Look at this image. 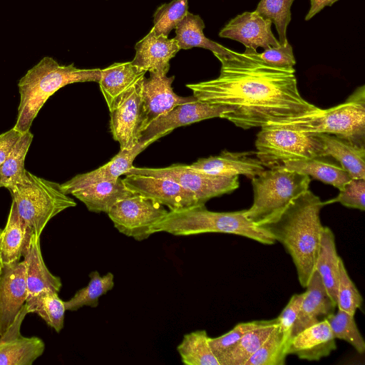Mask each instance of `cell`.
Instances as JSON below:
<instances>
[{
    "label": "cell",
    "instance_id": "44dd1931",
    "mask_svg": "<svg viewBox=\"0 0 365 365\" xmlns=\"http://www.w3.org/2000/svg\"><path fill=\"white\" fill-rule=\"evenodd\" d=\"M335 340L328 322L324 319L295 334L291 339L288 355L319 361L336 349Z\"/></svg>",
    "mask_w": 365,
    "mask_h": 365
},
{
    "label": "cell",
    "instance_id": "f1b7e54d",
    "mask_svg": "<svg viewBox=\"0 0 365 365\" xmlns=\"http://www.w3.org/2000/svg\"><path fill=\"white\" fill-rule=\"evenodd\" d=\"M203 20L199 15L189 11L175 27V37L180 50L199 47L208 49L213 53L227 54L230 49L205 37Z\"/></svg>",
    "mask_w": 365,
    "mask_h": 365
},
{
    "label": "cell",
    "instance_id": "277c9868",
    "mask_svg": "<svg viewBox=\"0 0 365 365\" xmlns=\"http://www.w3.org/2000/svg\"><path fill=\"white\" fill-rule=\"evenodd\" d=\"M160 232L176 236L220 232L242 236L266 245L276 242L267 232L247 217L245 210L214 212L208 210L205 204L169 210L152 227L153 234Z\"/></svg>",
    "mask_w": 365,
    "mask_h": 365
},
{
    "label": "cell",
    "instance_id": "9a60e30c",
    "mask_svg": "<svg viewBox=\"0 0 365 365\" xmlns=\"http://www.w3.org/2000/svg\"><path fill=\"white\" fill-rule=\"evenodd\" d=\"M272 21L257 11H245L232 19L220 31L219 36L242 43L245 49L257 51L280 45L274 36Z\"/></svg>",
    "mask_w": 365,
    "mask_h": 365
},
{
    "label": "cell",
    "instance_id": "83f0119b",
    "mask_svg": "<svg viewBox=\"0 0 365 365\" xmlns=\"http://www.w3.org/2000/svg\"><path fill=\"white\" fill-rule=\"evenodd\" d=\"M33 235L21 220L12 200L8 220L0 236V257L2 264L19 262Z\"/></svg>",
    "mask_w": 365,
    "mask_h": 365
},
{
    "label": "cell",
    "instance_id": "8d00e7d4",
    "mask_svg": "<svg viewBox=\"0 0 365 365\" xmlns=\"http://www.w3.org/2000/svg\"><path fill=\"white\" fill-rule=\"evenodd\" d=\"M325 319L328 322L335 339L346 341L358 353L364 354L365 351V341L357 327L354 315L337 309L336 312L329 314Z\"/></svg>",
    "mask_w": 365,
    "mask_h": 365
},
{
    "label": "cell",
    "instance_id": "bcb514c9",
    "mask_svg": "<svg viewBox=\"0 0 365 365\" xmlns=\"http://www.w3.org/2000/svg\"><path fill=\"white\" fill-rule=\"evenodd\" d=\"M338 1L339 0H310V9L305 16V20L308 21L311 19L324 8L331 6Z\"/></svg>",
    "mask_w": 365,
    "mask_h": 365
},
{
    "label": "cell",
    "instance_id": "e575fe53",
    "mask_svg": "<svg viewBox=\"0 0 365 365\" xmlns=\"http://www.w3.org/2000/svg\"><path fill=\"white\" fill-rule=\"evenodd\" d=\"M205 330H197L184 336L177 350L187 365H220L214 354Z\"/></svg>",
    "mask_w": 365,
    "mask_h": 365
},
{
    "label": "cell",
    "instance_id": "4fadbf2b",
    "mask_svg": "<svg viewBox=\"0 0 365 365\" xmlns=\"http://www.w3.org/2000/svg\"><path fill=\"white\" fill-rule=\"evenodd\" d=\"M143 81L130 90L110 110V129L120 145V150H129L138 143L143 130Z\"/></svg>",
    "mask_w": 365,
    "mask_h": 365
},
{
    "label": "cell",
    "instance_id": "52a82bcc",
    "mask_svg": "<svg viewBox=\"0 0 365 365\" xmlns=\"http://www.w3.org/2000/svg\"><path fill=\"white\" fill-rule=\"evenodd\" d=\"M309 176L284 168L264 170L252 179V205L245 210L247 217L256 225L280 214L295 198L309 190Z\"/></svg>",
    "mask_w": 365,
    "mask_h": 365
},
{
    "label": "cell",
    "instance_id": "d6986e66",
    "mask_svg": "<svg viewBox=\"0 0 365 365\" xmlns=\"http://www.w3.org/2000/svg\"><path fill=\"white\" fill-rule=\"evenodd\" d=\"M151 143H138L129 150H120L109 162L91 172L75 175L68 181L61 184V189L66 195L90 185L103 181L115 180L125 173L133 166L136 156Z\"/></svg>",
    "mask_w": 365,
    "mask_h": 365
},
{
    "label": "cell",
    "instance_id": "ab89813d",
    "mask_svg": "<svg viewBox=\"0 0 365 365\" xmlns=\"http://www.w3.org/2000/svg\"><path fill=\"white\" fill-rule=\"evenodd\" d=\"M362 297L349 277L342 259L339 263V279L336 295L338 309L355 315L362 304Z\"/></svg>",
    "mask_w": 365,
    "mask_h": 365
},
{
    "label": "cell",
    "instance_id": "7a4b0ae2",
    "mask_svg": "<svg viewBox=\"0 0 365 365\" xmlns=\"http://www.w3.org/2000/svg\"><path fill=\"white\" fill-rule=\"evenodd\" d=\"M325 205L307 190L280 214L257 225L284 246L293 260L303 287H307L315 271L324 227L320 211Z\"/></svg>",
    "mask_w": 365,
    "mask_h": 365
},
{
    "label": "cell",
    "instance_id": "4dcf8cb0",
    "mask_svg": "<svg viewBox=\"0 0 365 365\" xmlns=\"http://www.w3.org/2000/svg\"><path fill=\"white\" fill-rule=\"evenodd\" d=\"M277 323V318L263 320L248 331L229 351L218 359L220 365H245L249 358L262 345Z\"/></svg>",
    "mask_w": 365,
    "mask_h": 365
},
{
    "label": "cell",
    "instance_id": "d4e9b609",
    "mask_svg": "<svg viewBox=\"0 0 365 365\" xmlns=\"http://www.w3.org/2000/svg\"><path fill=\"white\" fill-rule=\"evenodd\" d=\"M133 194L118 178L90 185L71 195L83 202L89 211L107 213L117 202Z\"/></svg>",
    "mask_w": 365,
    "mask_h": 365
},
{
    "label": "cell",
    "instance_id": "7bdbcfd3",
    "mask_svg": "<svg viewBox=\"0 0 365 365\" xmlns=\"http://www.w3.org/2000/svg\"><path fill=\"white\" fill-rule=\"evenodd\" d=\"M264 63L279 68H293L296 64L292 46L287 42L284 45L264 49L262 53L245 49Z\"/></svg>",
    "mask_w": 365,
    "mask_h": 365
},
{
    "label": "cell",
    "instance_id": "e0dca14e",
    "mask_svg": "<svg viewBox=\"0 0 365 365\" xmlns=\"http://www.w3.org/2000/svg\"><path fill=\"white\" fill-rule=\"evenodd\" d=\"M132 63L145 71L167 75L170 61L180 51L177 41L152 30L135 45Z\"/></svg>",
    "mask_w": 365,
    "mask_h": 365
},
{
    "label": "cell",
    "instance_id": "484cf974",
    "mask_svg": "<svg viewBox=\"0 0 365 365\" xmlns=\"http://www.w3.org/2000/svg\"><path fill=\"white\" fill-rule=\"evenodd\" d=\"M325 155L336 159L351 178L365 179V148L334 135L316 134Z\"/></svg>",
    "mask_w": 365,
    "mask_h": 365
},
{
    "label": "cell",
    "instance_id": "8992f818",
    "mask_svg": "<svg viewBox=\"0 0 365 365\" xmlns=\"http://www.w3.org/2000/svg\"><path fill=\"white\" fill-rule=\"evenodd\" d=\"M19 215L32 235L40 237L50 220L76 205L61 184L26 171L24 182L9 190Z\"/></svg>",
    "mask_w": 365,
    "mask_h": 365
},
{
    "label": "cell",
    "instance_id": "2e32d148",
    "mask_svg": "<svg viewBox=\"0 0 365 365\" xmlns=\"http://www.w3.org/2000/svg\"><path fill=\"white\" fill-rule=\"evenodd\" d=\"M175 76L150 72L141 86L143 130L153 120L164 115L178 105L194 101V96L182 97L173 90ZM141 131V132H142Z\"/></svg>",
    "mask_w": 365,
    "mask_h": 365
},
{
    "label": "cell",
    "instance_id": "7402d4cb",
    "mask_svg": "<svg viewBox=\"0 0 365 365\" xmlns=\"http://www.w3.org/2000/svg\"><path fill=\"white\" fill-rule=\"evenodd\" d=\"M145 73L131 61L114 63L101 69V78L98 83L109 110L143 80Z\"/></svg>",
    "mask_w": 365,
    "mask_h": 365
},
{
    "label": "cell",
    "instance_id": "6da1fadb",
    "mask_svg": "<svg viewBox=\"0 0 365 365\" xmlns=\"http://www.w3.org/2000/svg\"><path fill=\"white\" fill-rule=\"evenodd\" d=\"M213 54L221 63L219 76L186 86L197 100L230 108L221 118L237 127H262L318 108L300 95L294 68L269 66L247 51Z\"/></svg>",
    "mask_w": 365,
    "mask_h": 365
},
{
    "label": "cell",
    "instance_id": "d6a6232c",
    "mask_svg": "<svg viewBox=\"0 0 365 365\" xmlns=\"http://www.w3.org/2000/svg\"><path fill=\"white\" fill-rule=\"evenodd\" d=\"M28 313H36L46 324L60 332L63 328L66 307L58 292L45 289L39 293L28 297L26 301Z\"/></svg>",
    "mask_w": 365,
    "mask_h": 365
},
{
    "label": "cell",
    "instance_id": "1f68e13d",
    "mask_svg": "<svg viewBox=\"0 0 365 365\" xmlns=\"http://www.w3.org/2000/svg\"><path fill=\"white\" fill-rule=\"evenodd\" d=\"M33 138L30 130L24 133L11 150L0 166V187L10 190L25 180L24 161Z\"/></svg>",
    "mask_w": 365,
    "mask_h": 365
},
{
    "label": "cell",
    "instance_id": "7c38bea8",
    "mask_svg": "<svg viewBox=\"0 0 365 365\" xmlns=\"http://www.w3.org/2000/svg\"><path fill=\"white\" fill-rule=\"evenodd\" d=\"M134 193L150 198L175 210L200 204L195 195L171 179L142 174H127L123 179Z\"/></svg>",
    "mask_w": 365,
    "mask_h": 365
},
{
    "label": "cell",
    "instance_id": "9c48e42d",
    "mask_svg": "<svg viewBox=\"0 0 365 365\" xmlns=\"http://www.w3.org/2000/svg\"><path fill=\"white\" fill-rule=\"evenodd\" d=\"M127 174H142L171 179L192 192L200 204H205L212 197L231 192L239 187L238 176L212 175L197 171L185 164H173L158 168L133 166Z\"/></svg>",
    "mask_w": 365,
    "mask_h": 365
},
{
    "label": "cell",
    "instance_id": "7dc6e473",
    "mask_svg": "<svg viewBox=\"0 0 365 365\" xmlns=\"http://www.w3.org/2000/svg\"><path fill=\"white\" fill-rule=\"evenodd\" d=\"M1 267H2V262L1 259V257H0V273H1Z\"/></svg>",
    "mask_w": 365,
    "mask_h": 365
},
{
    "label": "cell",
    "instance_id": "3957f363",
    "mask_svg": "<svg viewBox=\"0 0 365 365\" xmlns=\"http://www.w3.org/2000/svg\"><path fill=\"white\" fill-rule=\"evenodd\" d=\"M100 68H78L73 63L61 65L50 56L43 57L18 82L20 101L14 128L24 133L47 100L60 88L75 83L98 82Z\"/></svg>",
    "mask_w": 365,
    "mask_h": 365
},
{
    "label": "cell",
    "instance_id": "ac0fdd59",
    "mask_svg": "<svg viewBox=\"0 0 365 365\" xmlns=\"http://www.w3.org/2000/svg\"><path fill=\"white\" fill-rule=\"evenodd\" d=\"M250 152L222 151L219 155L200 158L190 167L206 174L234 177L240 175L252 179L265 170V167Z\"/></svg>",
    "mask_w": 365,
    "mask_h": 365
},
{
    "label": "cell",
    "instance_id": "74e56055",
    "mask_svg": "<svg viewBox=\"0 0 365 365\" xmlns=\"http://www.w3.org/2000/svg\"><path fill=\"white\" fill-rule=\"evenodd\" d=\"M294 0H260L256 11L274 24L280 45L286 44L287 29L292 19L291 7Z\"/></svg>",
    "mask_w": 365,
    "mask_h": 365
},
{
    "label": "cell",
    "instance_id": "4316f807",
    "mask_svg": "<svg viewBox=\"0 0 365 365\" xmlns=\"http://www.w3.org/2000/svg\"><path fill=\"white\" fill-rule=\"evenodd\" d=\"M341 259L337 253L332 230L324 226L315 270L318 272L327 294L336 305Z\"/></svg>",
    "mask_w": 365,
    "mask_h": 365
},
{
    "label": "cell",
    "instance_id": "f546056e",
    "mask_svg": "<svg viewBox=\"0 0 365 365\" xmlns=\"http://www.w3.org/2000/svg\"><path fill=\"white\" fill-rule=\"evenodd\" d=\"M44 349L43 341L36 336L0 340V365H31Z\"/></svg>",
    "mask_w": 365,
    "mask_h": 365
},
{
    "label": "cell",
    "instance_id": "836d02e7",
    "mask_svg": "<svg viewBox=\"0 0 365 365\" xmlns=\"http://www.w3.org/2000/svg\"><path fill=\"white\" fill-rule=\"evenodd\" d=\"M292 335L277 323L262 345L245 365H284L288 355Z\"/></svg>",
    "mask_w": 365,
    "mask_h": 365
},
{
    "label": "cell",
    "instance_id": "d590c367",
    "mask_svg": "<svg viewBox=\"0 0 365 365\" xmlns=\"http://www.w3.org/2000/svg\"><path fill=\"white\" fill-rule=\"evenodd\" d=\"M87 286L78 290L68 301L64 302L66 310L76 311L83 306L96 307L99 298L111 290L114 286V277L111 272L101 276L97 271L89 274Z\"/></svg>",
    "mask_w": 365,
    "mask_h": 365
},
{
    "label": "cell",
    "instance_id": "ffe728a7",
    "mask_svg": "<svg viewBox=\"0 0 365 365\" xmlns=\"http://www.w3.org/2000/svg\"><path fill=\"white\" fill-rule=\"evenodd\" d=\"M306 288L293 327L292 337L303 329L325 319L327 317L334 313L336 308V304L327 294L316 270Z\"/></svg>",
    "mask_w": 365,
    "mask_h": 365
},
{
    "label": "cell",
    "instance_id": "30bf717a",
    "mask_svg": "<svg viewBox=\"0 0 365 365\" xmlns=\"http://www.w3.org/2000/svg\"><path fill=\"white\" fill-rule=\"evenodd\" d=\"M168 212L156 201L134 193L117 202L107 214L120 232L142 241L153 234L152 227Z\"/></svg>",
    "mask_w": 365,
    "mask_h": 365
},
{
    "label": "cell",
    "instance_id": "b9f144b4",
    "mask_svg": "<svg viewBox=\"0 0 365 365\" xmlns=\"http://www.w3.org/2000/svg\"><path fill=\"white\" fill-rule=\"evenodd\" d=\"M339 190L337 197L327 203L337 202L347 207L365 210V179L352 178Z\"/></svg>",
    "mask_w": 365,
    "mask_h": 365
},
{
    "label": "cell",
    "instance_id": "f6af8a7d",
    "mask_svg": "<svg viewBox=\"0 0 365 365\" xmlns=\"http://www.w3.org/2000/svg\"><path fill=\"white\" fill-rule=\"evenodd\" d=\"M22 134L15 128L0 134V166Z\"/></svg>",
    "mask_w": 365,
    "mask_h": 365
},
{
    "label": "cell",
    "instance_id": "c3c4849f",
    "mask_svg": "<svg viewBox=\"0 0 365 365\" xmlns=\"http://www.w3.org/2000/svg\"><path fill=\"white\" fill-rule=\"evenodd\" d=\"M1 232H2V230L0 228V236L1 235Z\"/></svg>",
    "mask_w": 365,
    "mask_h": 365
},
{
    "label": "cell",
    "instance_id": "5b68a950",
    "mask_svg": "<svg viewBox=\"0 0 365 365\" xmlns=\"http://www.w3.org/2000/svg\"><path fill=\"white\" fill-rule=\"evenodd\" d=\"M264 126L310 134L334 135L365 148V87L363 85L357 88L345 102L334 107L318 108L312 113Z\"/></svg>",
    "mask_w": 365,
    "mask_h": 365
},
{
    "label": "cell",
    "instance_id": "f35d334b",
    "mask_svg": "<svg viewBox=\"0 0 365 365\" xmlns=\"http://www.w3.org/2000/svg\"><path fill=\"white\" fill-rule=\"evenodd\" d=\"M188 11V0H173L157 8L153 15V27L157 34L168 36Z\"/></svg>",
    "mask_w": 365,
    "mask_h": 365
},
{
    "label": "cell",
    "instance_id": "603a6c76",
    "mask_svg": "<svg viewBox=\"0 0 365 365\" xmlns=\"http://www.w3.org/2000/svg\"><path fill=\"white\" fill-rule=\"evenodd\" d=\"M277 168L312 176L324 183L331 185L339 190L352 179L341 164L328 155L289 160L282 163Z\"/></svg>",
    "mask_w": 365,
    "mask_h": 365
},
{
    "label": "cell",
    "instance_id": "ee69618b",
    "mask_svg": "<svg viewBox=\"0 0 365 365\" xmlns=\"http://www.w3.org/2000/svg\"><path fill=\"white\" fill-rule=\"evenodd\" d=\"M304 292L292 295L287 304L280 314L277 317L278 324L284 331L289 333L292 337V330L297 317Z\"/></svg>",
    "mask_w": 365,
    "mask_h": 365
},
{
    "label": "cell",
    "instance_id": "cb8c5ba5",
    "mask_svg": "<svg viewBox=\"0 0 365 365\" xmlns=\"http://www.w3.org/2000/svg\"><path fill=\"white\" fill-rule=\"evenodd\" d=\"M26 264L28 297L35 295L45 289L58 292L61 281L51 274L43 259L40 237L33 235L23 254Z\"/></svg>",
    "mask_w": 365,
    "mask_h": 365
},
{
    "label": "cell",
    "instance_id": "8fae6325",
    "mask_svg": "<svg viewBox=\"0 0 365 365\" xmlns=\"http://www.w3.org/2000/svg\"><path fill=\"white\" fill-rule=\"evenodd\" d=\"M230 109L200 101H194L180 104L167 113L151 121L141 132L138 143H153L174 129L202 120L221 118Z\"/></svg>",
    "mask_w": 365,
    "mask_h": 365
},
{
    "label": "cell",
    "instance_id": "5bb4252c",
    "mask_svg": "<svg viewBox=\"0 0 365 365\" xmlns=\"http://www.w3.org/2000/svg\"><path fill=\"white\" fill-rule=\"evenodd\" d=\"M27 297L24 261L2 264L0 273V339L15 321Z\"/></svg>",
    "mask_w": 365,
    "mask_h": 365
},
{
    "label": "cell",
    "instance_id": "60d3db41",
    "mask_svg": "<svg viewBox=\"0 0 365 365\" xmlns=\"http://www.w3.org/2000/svg\"><path fill=\"white\" fill-rule=\"evenodd\" d=\"M262 322L263 320H255L242 322L220 336L209 337L210 347L217 360L232 349L248 331L259 326Z\"/></svg>",
    "mask_w": 365,
    "mask_h": 365
},
{
    "label": "cell",
    "instance_id": "ba28073f",
    "mask_svg": "<svg viewBox=\"0 0 365 365\" xmlns=\"http://www.w3.org/2000/svg\"><path fill=\"white\" fill-rule=\"evenodd\" d=\"M257 135V158L264 167L274 168L282 163L325 155L316 134L285 128L262 126Z\"/></svg>",
    "mask_w": 365,
    "mask_h": 365
}]
</instances>
